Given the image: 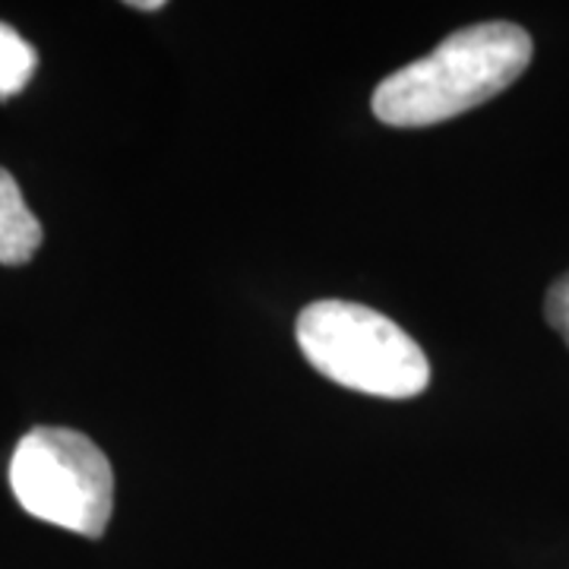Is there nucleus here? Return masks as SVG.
Here are the masks:
<instances>
[{
	"instance_id": "f257e3e1",
	"label": "nucleus",
	"mask_w": 569,
	"mask_h": 569,
	"mask_svg": "<svg viewBox=\"0 0 569 569\" xmlns=\"http://www.w3.org/2000/svg\"><path fill=\"white\" fill-rule=\"evenodd\" d=\"M535 44L516 22H478L373 89V114L389 127H433L490 102L529 70Z\"/></svg>"
},
{
	"instance_id": "f03ea898",
	"label": "nucleus",
	"mask_w": 569,
	"mask_h": 569,
	"mask_svg": "<svg viewBox=\"0 0 569 569\" xmlns=\"http://www.w3.org/2000/svg\"><path fill=\"white\" fill-rule=\"evenodd\" d=\"M298 346L326 380L377 399H415L430 387L421 346L380 310L355 301H313L298 317Z\"/></svg>"
},
{
	"instance_id": "7ed1b4c3",
	"label": "nucleus",
	"mask_w": 569,
	"mask_h": 569,
	"mask_svg": "<svg viewBox=\"0 0 569 569\" xmlns=\"http://www.w3.org/2000/svg\"><path fill=\"white\" fill-rule=\"evenodd\" d=\"M10 488L29 516L102 538L114 509V471L102 449L70 427H32L10 459Z\"/></svg>"
},
{
	"instance_id": "20e7f679",
	"label": "nucleus",
	"mask_w": 569,
	"mask_h": 569,
	"mask_svg": "<svg viewBox=\"0 0 569 569\" xmlns=\"http://www.w3.org/2000/svg\"><path fill=\"white\" fill-rule=\"evenodd\" d=\"M41 222L22 200L17 178L0 168V266H22L39 253Z\"/></svg>"
},
{
	"instance_id": "39448f33",
	"label": "nucleus",
	"mask_w": 569,
	"mask_h": 569,
	"mask_svg": "<svg viewBox=\"0 0 569 569\" xmlns=\"http://www.w3.org/2000/svg\"><path fill=\"white\" fill-rule=\"evenodd\" d=\"M39 67V54L20 32L7 22H0V102L13 99L26 89Z\"/></svg>"
},
{
	"instance_id": "423d86ee",
	"label": "nucleus",
	"mask_w": 569,
	"mask_h": 569,
	"mask_svg": "<svg viewBox=\"0 0 569 569\" xmlns=\"http://www.w3.org/2000/svg\"><path fill=\"white\" fill-rule=\"evenodd\" d=\"M545 317H548L550 329H557V332L563 336V342L569 346V272L567 276H560V279L548 288Z\"/></svg>"
},
{
	"instance_id": "0eeeda50",
	"label": "nucleus",
	"mask_w": 569,
	"mask_h": 569,
	"mask_svg": "<svg viewBox=\"0 0 569 569\" xmlns=\"http://www.w3.org/2000/svg\"><path fill=\"white\" fill-rule=\"evenodd\" d=\"M130 7H133V10H146V13H152V10H162L164 3L162 0H133Z\"/></svg>"
}]
</instances>
